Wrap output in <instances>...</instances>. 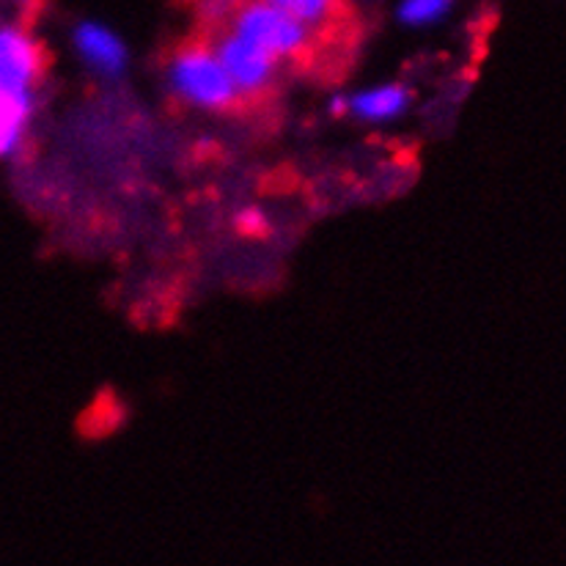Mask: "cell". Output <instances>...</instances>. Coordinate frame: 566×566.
Listing matches in <instances>:
<instances>
[{
	"label": "cell",
	"instance_id": "obj_10",
	"mask_svg": "<svg viewBox=\"0 0 566 566\" xmlns=\"http://www.w3.org/2000/svg\"><path fill=\"white\" fill-rule=\"evenodd\" d=\"M234 223H237V229L245 231V234H264L270 226V218L262 207H245L237 212Z\"/></svg>",
	"mask_w": 566,
	"mask_h": 566
},
{
	"label": "cell",
	"instance_id": "obj_5",
	"mask_svg": "<svg viewBox=\"0 0 566 566\" xmlns=\"http://www.w3.org/2000/svg\"><path fill=\"white\" fill-rule=\"evenodd\" d=\"M72 44H75V53L81 55V61L94 72V75L118 77L127 70V42H124L113 28L102 25V22H81V25L75 28V33H72Z\"/></svg>",
	"mask_w": 566,
	"mask_h": 566
},
{
	"label": "cell",
	"instance_id": "obj_3",
	"mask_svg": "<svg viewBox=\"0 0 566 566\" xmlns=\"http://www.w3.org/2000/svg\"><path fill=\"white\" fill-rule=\"evenodd\" d=\"M214 55L223 64L226 75L234 83V88L240 96L262 94L273 86L275 75H279L281 61H275L273 55H268L264 50H259L256 44H251L248 39L237 36L234 31H226L214 39L212 44Z\"/></svg>",
	"mask_w": 566,
	"mask_h": 566
},
{
	"label": "cell",
	"instance_id": "obj_11",
	"mask_svg": "<svg viewBox=\"0 0 566 566\" xmlns=\"http://www.w3.org/2000/svg\"><path fill=\"white\" fill-rule=\"evenodd\" d=\"M331 113L333 116H347V96L336 94L331 99Z\"/></svg>",
	"mask_w": 566,
	"mask_h": 566
},
{
	"label": "cell",
	"instance_id": "obj_4",
	"mask_svg": "<svg viewBox=\"0 0 566 566\" xmlns=\"http://www.w3.org/2000/svg\"><path fill=\"white\" fill-rule=\"evenodd\" d=\"M42 66V48L31 31L0 22V92H36Z\"/></svg>",
	"mask_w": 566,
	"mask_h": 566
},
{
	"label": "cell",
	"instance_id": "obj_9",
	"mask_svg": "<svg viewBox=\"0 0 566 566\" xmlns=\"http://www.w3.org/2000/svg\"><path fill=\"white\" fill-rule=\"evenodd\" d=\"M268 3L279 6L286 14L297 17L308 28H319L336 14L338 0H268Z\"/></svg>",
	"mask_w": 566,
	"mask_h": 566
},
{
	"label": "cell",
	"instance_id": "obj_6",
	"mask_svg": "<svg viewBox=\"0 0 566 566\" xmlns=\"http://www.w3.org/2000/svg\"><path fill=\"white\" fill-rule=\"evenodd\" d=\"M412 94L401 83H379L364 92L347 96V116H355L366 124H388L396 122L410 107Z\"/></svg>",
	"mask_w": 566,
	"mask_h": 566
},
{
	"label": "cell",
	"instance_id": "obj_2",
	"mask_svg": "<svg viewBox=\"0 0 566 566\" xmlns=\"http://www.w3.org/2000/svg\"><path fill=\"white\" fill-rule=\"evenodd\" d=\"M229 31L256 44L275 61H286L308 50L314 28L300 22L297 17L286 14L279 6L268 3V0H242L231 11Z\"/></svg>",
	"mask_w": 566,
	"mask_h": 566
},
{
	"label": "cell",
	"instance_id": "obj_8",
	"mask_svg": "<svg viewBox=\"0 0 566 566\" xmlns=\"http://www.w3.org/2000/svg\"><path fill=\"white\" fill-rule=\"evenodd\" d=\"M451 9H454V0H399L396 17L407 28H429L446 20Z\"/></svg>",
	"mask_w": 566,
	"mask_h": 566
},
{
	"label": "cell",
	"instance_id": "obj_1",
	"mask_svg": "<svg viewBox=\"0 0 566 566\" xmlns=\"http://www.w3.org/2000/svg\"><path fill=\"white\" fill-rule=\"evenodd\" d=\"M166 81L174 96L198 111L220 113L242 99L214 55L212 44H188L179 50L168 64Z\"/></svg>",
	"mask_w": 566,
	"mask_h": 566
},
{
	"label": "cell",
	"instance_id": "obj_7",
	"mask_svg": "<svg viewBox=\"0 0 566 566\" xmlns=\"http://www.w3.org/2000/svg\"><path fill=\"white\" fill-rule=\"evenodd\" d=\"M36 116V92H0V163L14 160Z\"/></svg>",
	"mask_w": 566,
	"mask_h": 566
}]
</instances>
